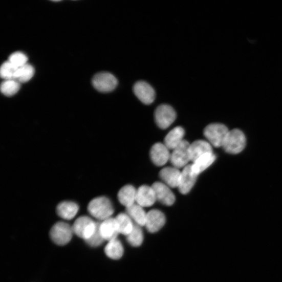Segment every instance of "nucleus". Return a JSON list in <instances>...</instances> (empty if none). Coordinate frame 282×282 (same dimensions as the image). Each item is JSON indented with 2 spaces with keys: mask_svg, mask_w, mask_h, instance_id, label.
I'll list each match as a JSON object with an SVG mask.
<instances>
[{
  "mask_svg": "<svg viewBox=\"0 0 282 282\" xmlns=\"http://www.w3.org/2000/svg\"><path fill=\"white\" fill-rule=\"evenodd\" d=\"M150 157L154 164L157 166H163L170 160V154L164 144L157 143L151 147Z\"/></svg>",
  "mask_w": 282,
  "mask_h": 282,
  "instance_id": "9b49d317",
  "label": "nucleus"
},
{
  "mask_svg": "<svg viewBox=\"0 0 282 282\" xmlns=\"http://www.w3.org/2000/svg\"><path fill=\"white\" fill-rule=\"evenodd\" d=\"M228 132L226 125L221 123H212L205 128L204 136L212 146L220 147H222Z\"/></svg>",
  "mask_w": 282,
  "mask_h": 282,
  "instance_id": "20e7f679",
  "label": "nucleus"
},
{
  "mask_svg": "<svg viewBox=\"0 0 282 282\" xmlns=\"http://www.w3.org/2000/svg\"><path fill=\"white\" fill-rule=\"evenodd\" d=\"M28 58L21 52H16L12 54L10 57L9 61L16 67L19 68L28 64Z\"/></svg>",
  "mask_w": 282,
  "mask_h": 282,
  "instance_id": "c85d7f7f",
  "label": "nucleus"
},
{
  "mask_svg": "<svg viewBox=\"0 0 282 282\" xmlns=\"http://www.w3.org/2000/svg\"><path fill=\"white\" fill-rule=\"evenodd\" d=\"M198 176L193 171L191 165L186 166L181 173L178 189L183 194L188 193L193 187Z\"/></svg>",
  "mask_w": 282,
  "mask_h": 282,
  "instance_id": "f8f14e48",
  "label": "nucleus"
},
{
  "mask_svg": "<svg viewBox=\"0 0 282 282\" xmlns=\"http://www.w3.org/2000/svg\"><path fill=\"white\" fill-rule=\"evenodd\" d=\"M182 171L174 167L163 168L160 172V177L164 184L170 188H178Z\"/></svg>",
  "mask_w": 282,
  "mask_h": 282,
  "instance_id": "dca6fc26",
  "label": "nucleus"
},
{
  "mask_svg": "<svg viewBox=\"0 0 282 282\" xmlns=\"http://www.w3.org/2000/svg\"><path fill=\"white\" fill-rule=\"evenodd\" d=\"M119 229V234L126 236L129 235L134 228L135 224L133 220L126 213H121L116 218Z\"/></svg>",
  "mask_w": 282,
  "mask_h": 282,
  "instance_id": "b1692460",
  "label": "nucleus"
},
{
  "mask_svg": "<svg viewBox=\"0 0 282 282\" xmlns=\"http://www.w3.org/2000/svg\"><path fill=\"white\" fill-rule=\"evenodd\" d=\"M212 153V145L208 141L197 140L190 144V155L191 161L192 162L204 155Z\"/></svg>",
  "mask_w": 282,
  "mask_h": 282,
  "instance_id": "f3484780",
  "label": "nucleus"
},
{
  "mask_svg": "<svg viewBox=\"0 0 282 282\" xmlns=\"http://www.w3.org/2000/svg\"><path fill=\"white\" fill-rule=\"evenodd\" d=\"M105 252L109 258L118 260L123 255L124 248L121 242L116 238L109 242L105 248Z\"/></svg>",
  "mask_w": 282,
  "mask_h": 282,
  "instance_id": "5701e85b",
  "label": "nucleus"
},
{
  "mask_svg": "<svg viewBox=\"0 0 282 282\" xmlns=\"http://www.w3.org/2000/svg\"><path fill=\"white\" fill-rule=\"evenodd\" d=\"M88 210L93 218L101 221L112 218L114 212L111 201L106 197L93 199L88 205Z\"/></svg>",
  "mask_w": 282,
  "mask_h": 282,
  "instance_id": "f257e3e1",
  "label": "nucleus"
},
{
  "mask_svg": "<svg viewBox=\"0 0 282 282\" xmlns=\"http://www.w3.org/2000/svg\"><path fill=\"white\" fill-rule=\"evenodd\" d=\"M215 160L216 156L213 153L204 155L193 162L191 165L192 170L196 175L198 176L209 167Z\"/></svg>",
  "mask_w": 282,
  "mask_h": 282,
  "instance_id": "412c9836",
  "label": "nucleus"
},
{
  "mask_svg": "<svg viewBox=\"0 0 282 282\" xmlns=\"http://www.w3.org/2000/svg\"><path fill=\"white\" fill-rule=\"evenodd\" d=\"M126 214L129 215L136 224L142 227L145 225L147 213L143 208L136 203L130 207L126 208Z\"/></svg>",
  "mask_w": 282,
  "mask_h": 282,
  "instance_id": "4be33fe9",
  "label": "nucleus"
},
{
  "mask_svg": "<svg viewBox=\"0 0 282 282\" xmlns=\"http://www.w3.org/2000/svg\"><path fill=\"white\" fill-rule=\"evenodd\" d=\"M20 88V83L14 80H5L1 85V91L7 96H12L18 92Z\"/></svg>",
  "mask_w": 282,
  "mask_h": 282,
  "instance_id": "bb28decb",
  "label": "nucleus"
},
{
  "mask_svg": "<svg viewBox=\"0 0 282 282\" xmlns=\"http://www.w3.org/2000/svg\"><path fill=\"white\" fill-rule=\"evenodd\" d=\"M155 191L157 200L167 206H171L175 202V196L169 187L161 182L154 183L151 186Z\"/></svg>",
  "mask_w": 282,
  "mask_h": 282,
  "instance_id": "4468645a",
  "label": "nucleus"
},
{
  "mask_svg": "<svg viewBox=\"0 0 282 282\" xmlns=\"http://www.w3.org/2000/svg\"><path fill=\"white\" fill-rule=\"evenodd\" d=\"M99 230L102 237L108 242L117 238L119 234L116 219L112 217L99 223Z\"/></svg>",
  "mask_w": 282,
  "mask_h": 282,
  "instance_id": "ddd939ff",
  "label": "nucleus"
},
{
  "mask_svg": "<svg viewBox=\"0 0 282 282\" xmlns=\"http://www.w3.org/2000/svg\"><path fill=\"white\" fill-rule=\"evenodd\" d=\"M246 137L239 129L229 131L222 147L228 153L236 155L243 150L246 146Z\"/></svg>",
  "mask_w": 282,
  "mask_h": 282,
  "instance_id": "7ed1b4c3",
  "label": "nucleus"
},
{
  "mask_svg": "<svg viewBox=\"0 0 282 282\" xmlns=\"http://www.w3.org/2000/svg\"><path fill=\"white\" fill-rule=\"evenodd\" d=\"M126 240L131 246L138 247L140 246L144 240V234L141 226L135 224L134 228L131 233L126 236Z\"/></svg>",
  "mask_w": 282,
  "mask_h": 282,
  "instance_id": "a878e982",
  "label": "nucleus"
},
{
  "mask_svg": "<svg viewBox=\"0 0 282 282\" xmlns=\"http://www.w3.org/2000/svg\"><path fill=\"white\" fill-rule=\"evenodd\" d=\"M156 201V194L151 187L143 185L137 190L136 203L143 208L152 206Z\"/></svg>",
  "mask_w": 282,
  "mask_h": 282,
  "instance_id": "2eb2a0df",
  "label": "nucleus"
},
{
  "mask_svg": "<svg viewBox=\"0 0 282 282\" xmlns=\"http://www.w3.org/2000/svg\"><path fill=\"white\" fill-rule=\"evenodd\" d=\"M94 87L102 93L111 92L114 90L118 85L116 77L109 72H100L96 74L93 79Z\"/></svg>",
  "mask_w": 282,
  "mask_h": 282,
  "instance_id": "0eeeda50",
  "label": "nucleus"
},
{
  "mask_svg": "<svg viewBox=\"0 0 282 282\" xmlns=\"http://www.w3.org/2000/svg\"><path fill=\"white\" fill-rule=\"evenodd\" d=\"M166 223L164 214L159 210H152L147 213L145 226L147 231L150 233H155L159 231Z\"/></svg>",
  "mask_w": 282,
  "mask_h": 282,
  "instance_id": "1a4fd4ad",
  "label": "nucleus"
},
{
  "mask_svg": "<svg viewBox=\"0 0 282 282\" xmlns=\"http://www.w3.org/2000/svg\"><path fill=\"white\" fill-rule=\"evenodd\" d=\"M134 92L138 98L145 105L151 104L155 100V90L146 82H137L134 86Z\"/></svg>",
  "mask_w": 282,
  "mask_h": 282,
  "instance_id": "9d476101",
  "label": "nucleus"
},
{
  "mask_svg": "<svg viewBox=\"0 0 282 282\" xmlns=\"http://www.w3.org/2000/svg\"><path fill=\"white\" fill-rule=\"evenodd\" d=\"M35 70L33 66L27 64L18 68L13 80L19 83H26L29 81L33 77Z\"/></svg>",
  "mask_w": 282,
  "mask_h": 282,
  "instance_id": "393cba45",
  "label": "nucleus"
},
{
  "mask_svg": "<svg viewBox=\"0 0 282 282\" xmlns=\"http://www.w3.org/2000/svg\"><path fill=\"white\" fill-rule=\"evenodd\" d=\"M17 69L18 68L8 61L4 62L2 65L0 69V75L5 80H13Z\"/></svg>",
  "mask_w": 282,
  "mask_h": 282,
  "instance_id": "cd10ccee",
  "label": "nucleus"
},
{
  "mask_svg": "<svg viewBox=\"0 0 282 282\" xmlns=\"http://www.w3.org/2000/svg\"><path fill=\"white\" fill-rule=\"evenodd\" d=\"M79 211L78 204L73 201H63L60 203L57 207L59 216L66 220L73 219Z\"/></svg>",
  "mask_w": 282,
  "mask_h": 282,
  "instance_id": "a211bd4d",
  "label": "nucleus"
},
{
  "mask_svg": "<svg viewBox=\"0 0 282 282\" xmlns=\"http://www.w3.org/2000/svg\"><path fill=\"white\" fill-rule=\"evenodd\" d=\"M176 113L170 106L163 104L159 106L155 112L157 125L162 129H166L176 120Z\"/></svg>",
  "mask_w": 282,
  "mask_h": 282,
  "instance_id": "6e6552de",
  "label": "nucleus"
},
{
  "mask_svg": "<svg viewBox=\"0 0 282 282\" xmlns=\"http://www.w3.org/2000/svg\"><path fill=\"white\" fill-rule=\"evenodd\" d=\"M104 241L100 233L98 223V227L95 233L89 240L85 242L91 247H97L100 246Z\"/></svg>",
  "mask_w": 282,
  "mask_h": 282,
  "instance_id": "c756f323",
  "label": "nucleus"
},
{
  "mask_svg": "<svg viewBox=\"0 0 282 282\" xmlns=\"http://www.w3.org/2000/svg\"><path fill=\"white\" fill-rule=\"evenodd\" d=\"M137 190L132 185H126L119 191L118 198L120 203L126 207H130L136 203Z\"/></svg>",
  "mask_w": 282,
  "mask_h": 282,
  "instance_id": "6ab92c4d",
  "label": "nucleus"
},
{
  "mask_svg": "<svg viewBox=\"0 0 282 282\" xmlns=\"http://www.w3.org/2000/svg\"><path fill=\"white\" fill-rule=\"evenodd\" d=\"M98 223L87 216L77 219L72 226L74 234L86 241L95 233Z\"/></svg>",
  "mask_w": 282,
  "mask_h": 282,
  "instance_id": "f03ea898",
  "label": "nucleus"
},
{
  "mask_svg": "<svg viewBox=\"0 0 282 282\" xmlns=\"http://www.w3.org/2000/svg\"><path fill=\"white\" fill-rule=\"evenodd\" d=\"M185 132L181 126L173 128L166 136L164 144L169 149H174L184 140Z\"/></svg>",
  "mask_w": 282,
  "mask_h": 282,
  "instance_id": "aec40b11",
  "label": "nucleus"
},
{
  "mask_svg": "<svg viewBox=\"0 0 282 282\" xmlns=\"http://www.w3.org/2000/svg\"><path fill=\"white\" fill-rule=\"evenodd\" d=\"M73 234L72 226L63 222L56 223L51 228L50 232L51 240L59 246L68 244L72 240Z\"/></svg>",
  "mask_w": 282,
  "mask_h": 282,
  "instance_id": "39448f33",
  "label": "nucleus"
},
{
  "mask_svg": "<svg viewBox=\"0 0 282 282\" xmlns=\"http://www.w3.org/2000/svg\"><path fill=\"white\" fill-rule=\"evenodd\" d=\"M190 146L188 141L184 140L173 149L169 160L173 167L179 169L188 165V163L191 161Z\"/></svg>",
  "mask_w": 282,
  "mask_h": 282,
  "instance_id": "423d86ee",
  "label": "nucleus"
}]
</instances>
